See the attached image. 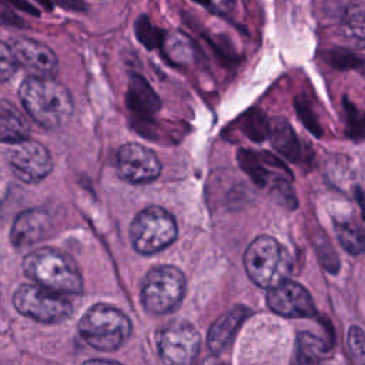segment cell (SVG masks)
I'll return each instance as SVG.
<instances>
[{"instance_id":"7402d4cb","label":"cell","mask_w":365,"mask_h":365,"mask_svg":"<svg viewBox=\"0 0 365 365\" xmlns=\"http://www.w3.org/2000/svg\"><path fill=\"white\" fill-rule=\"evenodd\" d=\"M211 6H214L218 11H231L235 6V0H208Z\"/></svg>"},{"instance_id":"44dd1931","label":"cell","mask_w":365,"mask_h":365,"mask_svg":"<svg viewBox=\"0 0 365 365\" xmlns=\"http://www.w3.org/2000/svg\"><path fill=\"white\" fill-rule=\"evenodd\" d=\"M364 335L361 328L354 327L349 331V346L352 349V352L358 356H362V351H364Z\"/></svg>"},{"instance_id":"52a82bcc","label":"cell","mask_w":365,"mask_h":365,"mask_svg":"<svg viewBox=\"0 0 365 365\" xmlns=\"http://www.w3.org/2000/svg\"><path fill=\"white\" fill-rule=\"evenodd\" d=\"M13 305L21 315L44 324L61 322L73 311L64 295L33 284H23L14 291Z\"/></svg>"},{"instance_id":"d6986e66","label":"cell","mask_w":365,"mask_h":365,"mask_svg":"<svg viewBox=\"0 0 365 365\" xmlns=\"http://www.w3.org/2000/svg\"><path fill=\"white\" fill-rule=\"evenodd\" d=\"M321 341H318L314 335L311 334H307V332H302L298 335V354L299 356H304V359L308 362V361H314V359H318L319 355L322 352V348H321Z\"/></svg>"},{"instance_id":"cb8c5ba5","label":"cell","mask_w":365,"mask_h":365,"mask_svg":"<svg viewBox=\"0 0 365 365\" xmlns=\"http://www.w3.org/2000/svg\"><path fill=\"white\" fill-rule=\"evenodd\" d=\"M83 365H121V364L108 361V359H90V361H86Z\"/></svg>"},{"instance_id":"6da1fadb","label":"cell","mask_w":365,"mask_h":365,"mask_svg":"<svg viewBox=\"0 0 365 365\" xmlns=\"http://www.w3.org/2000/svg\"><path fill=\"white\" fill-rule=\"evenodd\" d=\"M19 97L31 120L46 130L63 127L74 111L71 94L54 78L27 77L20 84Z\"/></svg>"},{"instance_id":"4fadbf2b","label":"cell","mask_w":365,"mask_h":365,"mask_svg":"<svg viewBox=\"0 0 365 365\" xmlns=\"http://www.w3.org/2000/svg\"><path fill=\"white\" fill-rule=\"evenodd\" d=\"M50 230L51 218L44 210H27L14 220L10 241L16 248H26L46 238Z\"/></svg>"},{"instance_id":"ac0fdd59","label":"cell","mask_w":365,"mask_h":365,"mask_svg":"<svg viewBox=\"0 0 365 365\" xmlns=\"http://www.w3.org/2000/svg\"><path fill=\"white\" fill-rule=\"evenodd\" d=\"M271 140H272V144L279 151L284 153V155L291 157V154L295 153L297 137H295L292 128L285 121H282V120L272 121Z\"/></svg>"},{"instance_id":"ba28073f","label":"cell","mask_w":365,"mask_h":365,"mask_svg":"<svg viewBox=\"0 0 365 365\" xmlns=\"http://www.w3.org/2000/svg\"><path fill=\"white\" fill-rule=\"evenodd\" d=\"M201 336L188 322H173L157 336L160 359L164 365H191L200 351Z\"/></svg>"},{"instance_id":"9c48e42d","label":"cell","mask_w":365,"mask_h":365,"mask_svg":"<svg viewBox=\"0 0 365 365\" xmlns=\"http://www.w3.org/2000/svg\"><path fill=\"white\" fill-rule=\"evenodd\" d=\"M115 171L130 184H148L161 174V163L155 153L138 143H125L115 154Z\"/></svg>"},{"instance_id":"7c38bea8","label":"cell","mask_w":365,"mask_h":365,"mask_svg":"<svg viewBox=\"0 0 365 365\" xmlns=\"http://www.w3.org/2000/svg\"><path fill=\"white\" fill-rule=\"evenodd\" d=\"M267 304L275 314L285 318H308L315 315V304L309 292L298 282L284 279L269 288Z\"/></svg>"},{"instance_id":"5bb4252c","label":"cell","mask_w":365,"mask_h":365,"mask_svg":"<svg viewBox=\"0 0 365 365\" xmlns=\"http://www.w3.org/2000/svg\"><path fill=\"white\" fill-rule=\"evenodd\" d=\"M248 315L250 309L242 305L234 307L231 311L221 315L208 331L207 342L210 349L214 354H220L221 351H224Z\"/></svg>"},{"instance_id":"8fae6325","label":"cell","mask_w":365,"mask_h":365,"mask_svg":"<svg viewBox=\"0 0 365 365\" xmlns=\"http://www.w3.org/2000/svg\"><path fill=\"white\" fill-rule=\"evenodd\" d=\"M9 46L17 67L29 73V77L54 78L58 71V60L48 46L27 37H17Z\"/></svg>"},{"instance_id":"9a60e30c","label":"cell","mask_w":365,"mask_h":365,"mask_svg":"<svg viewBox=\"0 0 365 365\" xmlns=\"http://www.w3.org/2000/svg\"><path fill=\"white\" fill-rule=\"evenodd\" d=\"M29 124L16 106L0 100V141L16 144L29 138Z\"/></svg>"},{"instance_id":"3957f363","label":"cell","mask_w":365,"mask_h":365,"mask_svg":"<svg viewBox=\"0 0 365 365\" xmlns=\"http://www.w3.org/2000/svg\"><path fill=\"white\" fill-rule=\"evenodd\" d=\"M78 334L84 342L98 351H115L131 334L128 317L107 304L90 307L78 322Z\"/></svg>"},{"instance_id":"e0dca14e","label":"cell","mask_w":365,"mask_h":365,"mask_svg":"<svg viewBox=\"0 0 365 365\" xmlns=\"http://www.w3.org/2000/svg\"><path fill=\"white\" fill-rule=\"evenodd\" d=\"M342 29L344 31L362 41L364 40V4L362 1H356L349 4L342 16Z\"/></svg>"},{"instance_id":"2e32d148","label":"cell","mask_w":365,"mask_h":365,"mask_svg":"<svg viewBox=\"0 0 365 365\" xmlns=\"http://www.w3.org/2000/svg\"><path fill=\"white\" fill-rule=\"evenodd\" d=\"M335 230L341 245L351 254H359L364 250L362 230L349 221L335 222Z\"/></svg>"},{"instance_id":"30bf717a","label":"cell","mask_w":365,"mask_h":365,"mask_svg":"<svg viewBox=\"0 0 365 365\" xmlns=\"http://www.w3.org/2000/svg\"><path fill=\"white\" fill-rule=\"evenodd\" d=\"M9 164L14 175L27 184L44 180L53 170V160L48 150L43 144L29 138L13 144L9 154Z\"/></svg>"},{"instance_id":"8992f818","label":"cell","mask_w":365,"mask_h":365,"mask_svg":"<svg viewBox=\"0 0 365 365\" xmlns=\"http://www.w3.org/2000/svg\"><path fill=\"white\" fill-rule=\"evenodd\" d=\"M185 294V277L174 265H158L151 268L143 279L141 302L154 314L174 311Z\"/></svg>"},{"instance_id":"277c9868","label":"cell","mask_w":365,"mask_h":365,"mask_svg":"<svg viewBox=\"0 0 365 365\" xmlns=\"http://www.w3.org/2000/svg\"><path fill=\"white\" fill-rule=\"evenodd\" d=\"M244 267L255 285L269 289L287 279L292 268V259L288 250L278 240L261 235L248 245L244 254Z\"/></svg>"},{"instance_id":"ffe728a7","label":"cell","mask_w":365,"mask_h":365,"mask_svg":"<svg viewBox=\"0 0 365 365\" xmlns=\"http://www.w3.org/2000/svg\"><path fill=\"white\" fill-rule=\"evenodd\" d=\"M16 61L9 44L0 41V83L11 78L16 71Z\"/></svg>"},{"instance_id":"5b68a950","label":"cell","mask_w":365,"mask_h":365,"mask_svg":"<svg viewBox=\"0 0 365 365\" xmlns=\"http://www.w3.org/2000/svg\"><path fill=\"white\" fill-rule=\"evenodd\" d=\"M177 222L164 208L151 205L140 211L130 225V240L134 250L150 255L163 251L177 238Z\"/></svg>"},{"instance_id":"603a6c76","label":"cell","mask_w":365,"mask_h":365,"mask_svg":"<svg viewBox=\"0 0 365 365\" xmlns=\"http://www.w3.org/2000/svg\"><path fill=\"white\" fill-rule=\"evenodd\" d=\"M198 365H228V362H225L217 354H214V355H210L205 359H202Z\"/></svg>"},{"instance_id":"7a4b0ae2","label":"cell","mask_w":365,"mask_h":365,"mask_svg":"<svg viewBox=\"0 0 365 365\" xmlns=\"http://www.w3.org/2000/svg\"><path fill=\"white\" fill-rule=\"evenodd\" d=\"M26 277L57 294H80L83 278L76 261L64 251L44 247L29 252L23 259Z\"/></svg>"}]
</instances>
